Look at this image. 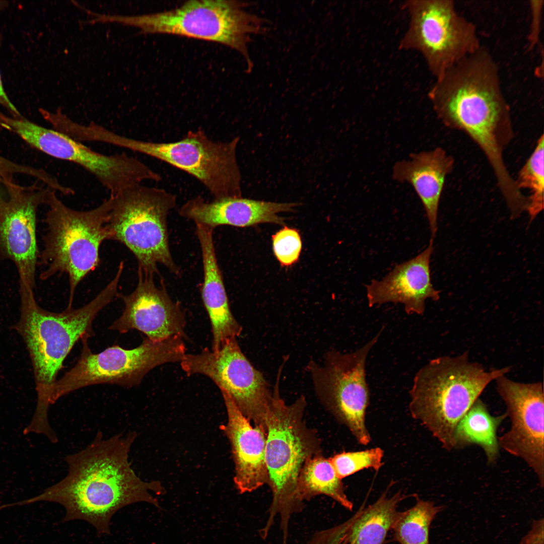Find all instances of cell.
<instances>
[{"mask_svg":"<svg viewBox=\"0 0 544 544\" xmlns=\"http://www.w3.org/2000/svg\"><path fill=\"white\" fill-rule=\"evenodd\" d=\"M137 436L136 432L129 431L105 439L98 431L84 449L65 456L68 470L63 479L40 495L8 506L39 501L56 503L65 510L62 522L85 520L100 534H110L111 518L125 506L145 502L163 509L150 492L162 495L165 488L160 481L141 480L129 461Z\"/></svg>","mask_w":544,"mask_h":544,"instance_id":"obj_1","label":"cell"},{"mask_svg":"<svg viewBox=\"0 0 544 544\" xmlns=\"http://www.w3.org/2000/svg\"><path fill=\"white\" fill-rule=\"evenodd\" d=\"M433 110L447 127L463 131L488 159L500 156L514 131L497 64L480 47L449 69L428 92Z\"/></svg>","mask_w":544,"mask_h":544,"instance_id":"obj_2","label":"cell"},{"mask_svg":"<svg viewBox=\"0 0 544 544\" xmlns=\"http://www.w3.org/2000/svg\"><path fill=\"white\" fill-rule=\"evenodd\" d=\"M122 274L117 270L113 279L85 305L77 309L67 307L60 313L42 309L35 301L34 291L19 286L21 317L17 328L33 366L37 393L35 416L48 417L52 390L63 361L79 339L94 334L93 321L116 297Z\"/></svg>","mask_w":544,"mask_h":544,"instance_id":"obj_3","label":"cell"},{"mask_svg":"<svg viewBox=\"0 0 544 544\" xmlns=\"http://www.w3.org/2000/svg\"><path fill=\"white\" fill-rule=\"evenodd\" d=\"M274 391L266 419L265 452L272 501L267 520L259 532L262 538H266L279 516L283 544H287L291 518L304 507L297 493L299 474L305 462L322 454V451L316 432L307 426L304 419L305 397L301 396L287 404L280 395L278 383Z\"/></svg>","mask_w":544,"mask_h":544,"instance_id":"obj_4","label":"cell"},{"mask_svg":"<svg viewBox=\"0 0 544 544\" xmlns=\"http://www.w3.org/2000/svg\"><path fill=\"white\" fill-rule=\"evenodd\" d=\"M511 367L487 371L472 362L467 352L430 360L416 373L410 391L412 417L441 444L454 449L456 426L487 386L510 371Z\"/></svg>","mask_w":544,"mask_h":544,"instance_id":"obj_5","label":"cell"},{"mask_svg":"<svg viewBox=\"0 0 544 544\" xmlns=\"http://www.w3.org/2000/svg\"><path fill=\"white\" fill-rule=\"evenodd\" d=\"M111 204L109 197L93 209L76 210L63 203L55 190L48 191L46 231L38 261V265L45 268L39 278L45 281L57 274L67 275L68 308L72 307L79 284L98 266L101 244L110 240L107 224Z\"/></svg>","mask_w":544,"mask_h":544,"instance_id":"obj_6","label":"cell"},{"mask_svg":"<svg viewBox=\"0 0 544 544\" xmlns=\"http://www.w3.org/2000/svg\"><path fill=\"white\" fill-rule=\"evenodd\" d=\"M249 5L234 0H191L160 12L112 15L110 21L137 27L143 34H173L224 44L241 53L250 72L251 35H265L268 29L265 19L246 10Z\"/></svg>","mask_w":544,"mask_h":544,"instance_id":"obj_7","label":"cell"},{"mask_svg":"<svg viewBox=\"0 0 544 544\" xmlns=\"http://www.w3.org/2000/svg\"><path fill=\"white\" fill-rule=\"evenodd\" d=\"M110 198L107 227L110 240L120 242L132 252L138 271L155 276L160 264L179 275L167 228V217L176 206V195L163 188L139 184Z\"/></svg>","mask_w":544,"mask_h":544,"instance_id":"obj_8","label":"cell"},{"mask_svg":"<svg viewBox=\"0 0 544 544\" xmlns=\"http://www.w3.org/2000/svg\"><path fill=\"white\" fill-rule=\"evenodd\" d=\"M239 138L215 141L202 129L189 130L180 140L155 142L120 134L114 146L143 154L164 162L191 175L214 199L242 196V175L236 151Z\"/></svg>","mask_w":544,"mask_h":544,"instance_id":"obj_9","label":"cell"},{"mask_svg":"<svg viewBox=\"0 0 544 544\" xmlns=\"http://www.w3.org/2000/svg\"><path fill=\"white\" fill-rule=\"evenodd\" d=\"M88 339H81L83 347L76 364L56 381L52 404L62 396L88 386H136L153 369L166 363H180L186 354L183 337L178 335L160 341L146 338L133 349L116 345L99 353L92 352Z\"/></svg>","mask_w":544,"mask_h":544,"instance_id":"obj_10","label":"cell"},{"mask_svg":"<svg viewBox=\"0 0 544 544\" xmlns=\"http://www.w3.org/2000/svg\"><path fill=\"white\" fill-rule=\"evenodd\" d=\"M403 8L409 23L399 48L421 53L435 79L482 46L475 25L452 0H409Z\"/></svg>","mask_w":544,"mask_h":544,"instance_id":"obj_11","label":"cell"},{"mask_svg":"<svg viewBox=\"0 0 544 544\" xmlns=\"http://www.w3.org/2000/svg\"><path fill=\"white\" fill-rule=\"evenodd\" d=\"M0 126L13 132L32 147L53 158L74 163L91 173L114 195L143 181L159 182L161 175L125 153L96 152L65 133L27 119L0 112Z\"/></svg>","mask_w":544,"mask_h":544,"instance_id":"obj_12","label":"cell"},{"mask_svg":"<svg viewBox=\"0 0 544 544\" xmlns=\"http://www.w3.org/2000/svg\"><path fill=\"white\" fill-rule=\"evenodd\" d=\"M180 364L187 375L201 374L213 380L247 419L266 433L273 392L244 355L236 338L227 341L217 352L205 348L197 354H186Z\"/></svg>","mask_w":544,"mask_h":544,"instance_id":"obj_13","label":"cell"},{"mask_svg":"<svg viewBox=\"0 0 544 544\" xmlns=\"http://www.w3.org/2000/svg\"><path fill=\"white\" fill-rule=\"evenodd\" d=\"M380 332L355 352L342 354L331 351L327 355L323 366L315 364L310 366L321 402L363 445H368L371 440L365 425L370 397L366 361Z\"/></svg>","mask_w":544,"mask_h":544,"instance_id":"obj_14","label":"cell"},{"mask_svg":"<svg viewBox=\"0 0 544 544\" xmlns=\"http://www.w3.org/2000/svg\"><path fill=\"white\" fill-rule=\"evenodd\" d=\"M50 188L15 182L0 193V261L14 263L19 285L34 290L39 251L37 241V211L45 205Z\"/></svg>","mask_w":544,"mask_h":544,"instance_id":"obj_15","label":"cell"},{"mask_svg":"<svg viewBox=\"0 0 544 544\" xmlns=\"http://www.w3.org/2000/svg\"><path fill=\"white\" fill-rule=\"evenodd\" d=\"M511 425L498 438L499 447L522 459L544 485V397L541 382L521 383L506 375L496 380Z\"/></svg>","mask_w":544,"mask_h":544,"instance_id":"obj_16","label":"cell"},{"mask_svg":"<svg viewBox=\"0 0 544 544\" xmlns=\"http://www.w3.org/2000/svg\"><path fill=\"white\" fill-rule=\"evenodd\" d=\"M138 274L134 291L128 295H116L124 308L108 329L121 333L137 330L155 341L177 335L184 337L186 321L180 305L172 300L164 288L157 286L154 276L139 271Z\"/></svg>","mask_w":544,"mask_h":544,"instance_id":"obj_17","label":"cell"},{"mask_svg":"<svg viewBox=\"0 0 544 544\" xmlns=\"http://www.w3.org/2000/svg\"><path fill=\"white\" fill-rule=\"evenodd\" d=\"M433 250L431 238L428 246L417 255L396 264L382 279L372 280L366 286L369 306L400 303L407 314L423 315L427 299H440V292L432 283L430 264Z\"/></svg>","mask_w":544,"mask_h":544,"instance_id":"obj_18","label":"cell"},{"mask_svg":"<svg viewBox=\"0 0 544 544\" xmlns=\"http://www.w3.org/2000/svg\"><path fill=\"white\" fill-rule=\"evenodd\" d=\"M296 202H277L249 198L229 197L206 201L201 196L191 198L179 209V214L186 219L214 229L221 225L247 227L262 223L284 225L285 218L279 215L293 212Z\"/></svg>","mask_w":544,"mask_h":544,"instance_id":"obj_19","label":"cell"},{"mask_svg":"<svg viewBox=\"0 0 544 544\" xmlns=\"http://www.w3.org/2000/svg\"><path fill=\"white\" fill-rule=\"evenodd\" d=\"M228 421L220 428L228 438L235 464L234 482L242 494L253 492L268 484L265 452L266 433L239 410L231 398L222 392Z\"/></svg>","mask_w":544,"mask_h":544,"instance_id":"obj_20","label":"cell"},{"mask_svg":"<svg viewBox=\"0 0 544 544\" xmlns=\"http://www.w3.org/2000/svg\"><path fill=\"white\" fill-rule=\"evenodd\" d=\"M454 165L453 158L441 147L410 154L396 162L392 178L411 185L420 198L429 222L431 239L436 237L440 200L447 176Z\"/></svg>","mask_w":544,"mask_h":544,"instance_id":"obj_21","label":"cell"},{"mask_svg":"<svg viewBox=\"0 0 544 544\" xmlns=\"http://www.w3.org/2000/svg\"><path fill=\"white\" fill-rule=\"evenodd\" d=\"M213 230L206 226L196 224L203 267L201 297L212 326L211 350L217 352L227 341L239 336L242 327L230 309L216 257Z\"/></svg>","mask_w":544,"mask_h":544,"instance_id":"obj_22","label":"cell"},{"mask_svg":"<svg viewBox=\"0 0 544 544\" xmlns=\"http://www.w3.org/2000/svg\"><path fill=\"white\" fill-rule=\"evenodd\" d=\"M385 492L373 504L361 507L351 517L346 532L348 544H382L398 516V504L405 497H391Z\"/></svg>","mask_w":544,"mask_h":544,"instance_id":"obj_23","label":"cell"},{"mask_svg":"<svg viewBox=\"0 0 544 544\" xmlns=\"http://www.w3.org/2000/svg\"><path fill=\"white\" fill-rule=\"evenodd\" d=\"M506 414L492 416L486 404L478 398L458 423L453 436L454 449L477 445L484 451L488 464L495 463L499 455L497 429Z\"/></svg>","mask_w":544,"mask_h":544,"instance_id":"obj_24","label":"cell"},{"mask_svg":"<svg viewBox=\"0 0 544 544\" xmlns=\"http://www.w3.org/2000/svg\"><path fill=\"white\" fill-rule=\"evenodd\" d=\"M299 499L304 503L320 495L327 496L348 510L353 503L345 494L344 484L329 458L322 454L309 459L299 474L297 483Z\"/></svg>","mask_w":544,"mask_h":544,"instance_id":"obj_25","label":"cell"},{"mask_svg":"<svg viewBox=\"0 0 544 544\" xmlns=\"http://www.w3.org/2000/svg\"><path fill=\"white\" fill-rule=\"evenodd\" d=\"M443 509L431 501L417 499L413 507L399 512L392 528L394 539L400 544H430V525Z\"/></svg>","mask_w":544,"mask_h":544,"instance_id":"obj_26","label":"cell"},{"mask_svg":"<svg viewBox=\"0 0 544 544\" xmlns=\"http://www.w3.org/2000/svg\"><path fill=\"white\" fill-rule=\"evenodd\" d=\"M544 135L537 140L536 146L527 161L519 172L515 179L520 190H529V205L527 211L532 221L543 209Z\"/></svg>","mask_w":544,"mask_h":544,"instance_id":"obj_27","label":"cell"},{"mask_svg":"<svg viewBox=\"0 0 544 544\" xmlns=\"http://www.w3.org/2000/svg\"><path fill=\"white\" fill-rule=\"evenodd\" d=\"M384 452L379 447L357 452H342L329 458L340 479L364 468L378 470L382 466Z\"/></svg>","mask_w":544,"mask_h":544,"instance_id":"obj_28","label":"cell"},{"mask_svg":"<svg viewBox=\"0 0 544 544\" xmlns=\"http://www.w3.org/2000/svg\"><path fill=\"white\" fill-rule=\"evenodd\" d=\"M274 255L283 266L297 262L302 250V240L299 231L285 226L272 236Z\"/></svg>","mask_w":544,"mask_h":544,"instance_id":"obj_29","label":"cell"},{"mask_svg":"<svg viewBox=\"0 0 544 544\" xmlns=\"http://www.w3.org/2000/svg\"><path fill=\"white\" fill-rule=\"evenodd\" d=\"M529 5L531 21L528 39L529 46L532 48L538 43L540 40L543 1H530Z\"/></svg>","mask_w":544,"mask_h":544,"instance_id":"obj_30","label":"cell"},{"mask_svg":"<svg viewBox=\"0 0 544 544\" xmlns=\"http://www.w3.org/2000/svg\"><path fill=\"white\" fill-rule=\"evenodd\" d=\"M306 544H348L345 529L337 525L316 532Z\"/></svg>","mask_w":544,"mask_h":544,"instance_id":"obj_31","label":"cell"},{"mask_svg":"<svg viewBox=\"0 0 544 544\" xmlns=\"http://www.w3.org/2000/svg\"><path fill=\"white\" fill-rule=\"evenodd\" d=\"M543 519H534L529 531L521 539L519 544H543Z\"/></svg>","mask_w":544,"mask_h":544,"instance_id":"obj_32","label":"cell"},{"mask_svg":"<svg viewBox=\"0 0 544 544\" xmlns=\"http://www.w3.org/2000/svg\"><path fill=\"white\" fill-rule=\"evenodd\" d=\"M2 37L0 33V48L2 44ZM0 105L4 107L10 113V115L13 117H20L22 115L12 103L8 96L6 94L3 86L1 75L0 73Z\"/></svg>","mask_w":544,"mask_h":544,"instance_id":"obj_33","label":"cell"},{"mask_svg":"<svg viewBox=\"0 0 544 544\" xmlns=\"http://www.w3.org/2000/svg\"><path fill=\"white\" fill-rule=\"evenodd\" d=\"M2 189H3V188H2V187H0V193H1V192H2V190H1Z\"/></svg>","mask_w":544,"mask_h":544,"instance_id":"obj_34","label":"cell"},{"mask_svg":"<svg viewBox=\"0 0 544 544\" xmlns=\"http://www.w3.org/2000/svg\"><path fill=\"white\" fill-rule=\"evenodd\" d=\"M92 13H93V12H92ZM92 14H91V16H92ZM90 20H91V19H90ZM90 23H91V22H90Z\"/></svg>","mask_w":544,"mask_h":544,"instance_id":"obj_35","label":"cell"}]
</instances>
